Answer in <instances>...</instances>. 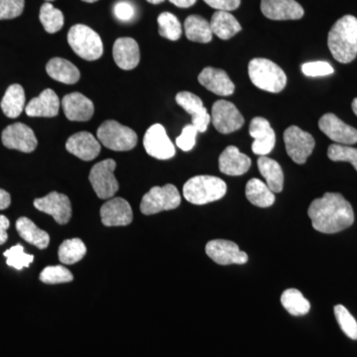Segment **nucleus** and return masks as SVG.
Segmentation results:
<instances>
[{
	"instance_id": "f257e3e1",
	"label": "nucleus",
	"mask_w": 357,
	"mask_h": 357,
	"mask_svg": "<svg viewBox=\"0 0 357 357\" xmlns=\"http://www.w3.org/2000/svg\"><path fill=\"white\" fill-rule=\"evenodd\" d=\"M307 215L312 227L326 234H337L354 222L351 204L338 192H326L321 198L312 201Z\"/></svg>"
},
{
	"instance_id": "f03ea898",
	"label": "nucleus",
	"mask_w": 357,
	"mask_h": 357,
	"mask_svg": "<svg viewBox=\"0 0 357 357\" xmlns=\"http://www.w3.org/2000/svg\"><path fill=\"white\" fill-rule=\"evenodd\" d=\"M328 46L337 62H352L357 56V18L345 15L338 20L328 33Z\"/></svg>"
},
{
	"instance_id": "7ed1b4c3",
	"label": "nucleus",
	"mask_w": 357,
	"mask_h": 357,
	"mask_svg": "<svg viewBox=\"0 0 357 357\" xmlns=\"http://www.w3.org/2000/svg\"><path fill=\"white\" fill-rule=\"evenodd\" d=\"M227 190V184L222 178L208 175L196 176L185 183L183 195L189 203L202 206L223 198Z\"/></svg>"
},
{
	"instance_id": "20e7f679",
	"label": "nucleus",
	"mask_w": 357,
	"mask_h": 357,
	"mask_svg": "<svg viewBox=\"0 0 357 357\" xmlns=\"http://www.w3.org/2000/svg\"><path fill=\"white\" fill-rule=\"evenodd\" d=\"M248 75L255 86L269 93H280L287 84V77L284 70L268 59L251 60L248 65Z\"/></svg>"
},
{
	"instance_id": "39448f33",
	"label": "nucleus",
	"mask_w": 357,
	"mask_h": 357,
	"mask_svg": "<svg viewBox=\"0 0 357 357\" xmlns=\"http://www.w3.org/2000/svg\"><path fill=\"white\" fill-rule=\"evenodd\" d=\"M68 43L79 57L86 61L98 60L103 54L102 38L86 25L73 26L68 33Z\"/></svg>"
},
{
	"instance_id": "423d86ee",
	"label": "nucleus",
	"mask_w": 357,
	"mask_h": 357,
	"mask_svg": "<svg viewBox=\"0 0 357 357\" xmlns=\"http://www.w3.org/2000/svg\"><path fill=\"white\" fill-rule=\"evenodd\" d=\"M98 138L103 146L114 151H129L137 145V134L115 121L103 122L98 129Z\"/></svg>"
},
{
	"instance_id": "0eeeda50",
	"label": "nucleus",
	"mask_w": 357,
	"mask_h": 357,
	"mask_svg": "<svg viewBox=\"0 0 357 357\" xmlns=\"http://www.w3.org/2000/svg\"><path fill=\"white\" fill-rule=\"evenodd\" d=\"M181 204V195L172 184L154 187L144 195L140 204L143 215H150L177 208Z\"/></svg>"
},
{
	"instance_id": "6e6552de",
	"label": "nucleus",
	"mask_w": 357,
	"mask_h": 357,
	"mask_svg": "<svg viewBox=\"0 0 357 357\" xmlns=\"http://www.w3.org/2000/svg\"><path fill=\"white\" fill-rule=\"evenodd\" d=\"M115 168L116 162L112 159H107L96 164L91 169L89 180L98 198H112L119 191V184L114 176Z\"/></svg>"
},
{
	"instance_id": "1a4fd4ad",
	"label": "nucleus",
	"mask_w": 357,
	"mask_h": 357,
	"mask_svg": "<svg viewBox=\"0 0 357 357\" xmlns=\"http://www.w3.org/2000/svg\"><path fill=\"white\" fill-rule=\"evenodd\" d=\"M284 142L289 157L300 165L306 163L307 159L316 146V141L312 134L296 126L286 129L284 132Z\"/></svg>"
},
{
	"instance_id": "9d476101",
	"label": "nucleus",
	"mask_w": 357,
	"mask_h": 357,
	"mask_svg": "<svg viewBox=\"0 0 357 357\" xmlns=\"http://www.w3.org/2000/svg\"><path fill=\"white\" fill-rule=\"evenodd\" d=\"M211 122L222 134L234 132L243 128L244 119L236 105L227 100H218L211 109Z\"/></svg>"
},
{
	"instance_id": "9b49d317",
	"label": "nucleus",
	"mask_w": 357,
	"mask_h": 357,
	"mask_svg": "<svg viewBox=\"0 0 357 357\" xmlns=\"http://www.w3.org/2000/svg\"><path fill=\"white\" fill-rule=\"evenodd\" d=\"M1 140L8 149L18 150L24 153H31L38 145L34 131L20 122L7 126L2 131Z\"/></svg>"
},
{
	"instance_id": "f8f14e48",
	"label": "nucleus",
	"mask_w": 357,
	"mask_h": 357,
	"mask_svg": "<svg viewBox=\"0 0 357 357\" xmlns=\"http://www.w3.org/2000/svg\"><path fill=\"white\" fill-rule=\"evenodd\" d=\"M143 145L147 154L156 159L168 160L176 155L175 146L161 124H154L148 128Z\"/></svg>"
},
{
	"instance_id": "ddd939ff",
	"label": "nucleus",
	"mask_w": 357,
	"mask_h": 357,
	"mask_svg": "<svg viewBox=\"0 0 357 357\" xmlns=\"http://www.w3.org/2000/svg\"><path fill=\"white\" fill-rule=\"evenodd\" d=\"M206 253L220 265H243L248 261V255L241 251L236 243L225 239H215L208 243Z\"/></svg>"
},
{
	"instance_id": "4468645a",
	"label": "nucleus",
	"mask_w": 357,
	"mask_h": 357,
	"mask_svg": "<svg viewBox=\"0 0 357 357\" xmlns=\"http://www.w3.org/2000/svg\"><path fill=\"white\" fill-rule=\"evenodd\" d=\"M34 206L42 213L53 217L59 225H66L72 218V204L64 194L52 192L44 198L36 199Z\"/></svg>"
},
{
	"instance_id": "2eb2a0df",
	"label": "nucleus",
	"mask_w": 357,
	"mask_h": 357,
	"mask_svg": "<svg viewBox=\"0 0 357 357\" xmlns=\"http://www.w3.org/2000/svg\"><path fill=\"white\" fill-rule=\"evenodd\" d=\"M319 128L337 144L354 145L357 143V129L344 123L335 114L323 115L319 119Z\"/></svg>"
},
{
	"instance_id": "dca6fc26",
	"label": "nucleus",
	"mask_w": 357,
	"mask_h": 357,
	"mask_svg": "<svg viewBox=\"0 0 357 357\" xmlns=\"http://www.w3.org/2000/svg\"><path fill=\"white\" fill-rule=\"evenodd\" d=\"M176 102L192 115V126H195L198 132L203 133L208 130L211 117L204 107L203 100L198 96L190 91H181L176 96Z\"/></svg>"
},
{
	"instance_id": "f3484780",
	"label": "nucleus",
	"mask_w": 357,
	"mask_h": 357,
	"mask_svg": "<svg viewBox=\"0 0 357 357\" xmlns=\"http://www.w3.org/2000/svg\"><path fill=\"white\" fill-rule=\"evenodd\" d=\"M249 134L255 139L252 151L259 156H266L271 153L276 143V135L269 121L263 117H255L249 126Z\"/></svg>"
},
{
	"instance_id": "a211bd4d",
	"label": "nucleus",
	"mask_w": 357,
	"mask_h": 357,
	"mask_svg": "<svg viewBox=\"0 0 357 357\" xmlns=\"http://www.w3.org/2000/svg\"><path fill=\"white\" fill-rule=\"evenodd\" d=\"M100 218L105 227H126L132 222V208L126 199L114 198L103 204Z\"/></svg>"
},
{
	"instance_id": "6ab92c4d",
	"label": "nucleus",
	"mask_w": 357,
	"mask_h": 357,
	"mask_svg": "<svg viewBox=\"0 0 357 357\" xmlns=\"http://www.w3.org/2000/svg\"><path fill=\"white\" fill-rule=\"evenodd\" d=\"M261 11L271 20H298L305 11L296 0H261Z\"/></svg>"
},
{
	"instance_id": "aec40b11",
	"label": "nucleus",
	"mask_w": 357,
	"mask_h": 357,
	"mask_svg": "<svg viewBox=\"0 0 357 357\" xmlns=\"http://www.w3.org/2000/svg\"><path fill=\"white\" fill-rule=\"evenodd\" d=\"M66 149L70 154L84 161H91L100 153V143L89 132H77L70 136L66 143Z\"/></svg>"
},
{
	"instance_id": "412c9836",
	"label": "nucleus",
	"mask_w": 357,
	"mask_h": 357,
	"mask_svg": "<svg viewBox=\"0 0 357 357\" xmlns=\"http://www.w3.org/2000/svg\"><path fill=\"white\" fill-rule=\"evenodd\" d=\"M198 79L202 86L218 96H231L236 89L229 75L225 70L215 68H204L199 75Z\"/></svg>"
},
{
	"instance_id": "4be33fe9",
	"label": "nucleus",
	"mask_w": 357,
	"mask_h": 357,
	"mask_svg": "<svg viewBox=\"0 0 357 357\" xmlns=\"http://www.w3.org/2000/svg\"><path fill=\"white\" fill-rule=\"evenodd\" d=\"M62 107L66 117L70 121H89L95 114L93 102L79 93L65 96Z\"/></svg>"
},
{
	"instance_id": "5701e85b",
	"label": "nucleus",
	"mask_w": 357,
	"mask_h": 357,
	"mask_svg": "<svg viewBox=\"0 0 357 357\" xmlns=\"http://www.w3.org/2000/svg\"><path fill=\"white\" fill-rule=\"evenodd\" d=\"M115 64L121 70L135 69L140 62V50L137 42L129 37L119 38L114 42L112 50Z\"/></svg>"
},
{
	"instance_id": "b1692460",
	"label": "nucleus",
	"mask_w": 357,
	"mask_h": 357,
	"mask_svg": "<svg viewBox=\"0 0 357 357\" xmlns=\"http://www.w3.org/2000/svg\"><path fill=\"white\" fill-rule=\"evenodd\" d=\"M60 98L51 89H45L39 96L26 105L25 112L31 117H55L60 109Z\"/></svg>"
},
{
	"instance_id": "393cba45",
	"label": "nucleus",
	"mask_w": 357,
	"mask_h": 357,
	"mask_svg": "<svg viewBox=\"0 0 357 357\" xmlns=\"http://www.w3.org/2000/svg\"><path fill=\"white\" fill-rule=\"evenodd\" d=\"M220 172L229 176H241L249 170L251 160L248 155L241 153L238 148L229 146L223 150L218 159Z\"/></svg>"
},
{
	"instance_id": "a878e982",
	"label": "nucleus",
	"mask_w": 357,
	"mask_h": 357,
	"mask_svg": "<svg viewBox=\"0 0 357 357\" xmlns=\"http://www.w3.org/2000/svg\"><path fill=\"white\" fill-rule=\"evenodd\" d=\"M46 72L52 79L66 84H76L81 77L76 66L63 58L51 59L47 63Z\"/></svg>"
},
{
	"instance_id": "bb28decb",
	"label": "nucleus",
	"mask_w": 357,
	"mask_h": 357,
	"mask_svg": "<svg viewBox=\"0 0 357 357\" xmlns=\"http://www.w3.org/2000/svg\"><path fill=\"white\" fill-rule=\"evenodd\" d=\"M210 23L213 34L220 39L229 40L241 31L238 21L229 11L218 10L213 13Z\"/></svg>"
},
{
	"instance_id": "cd10ccee",
	"label": "nucleus",
	"mask_w": 357,
	"mask_h": 357,
	"mask_svg": "<svg viewBox=\"0 0 357 357\" xmlns=\"http://www.w3.org/2000/svg\"><path fill=\"white\" fill-rule=\"evenodd\" d=\"M258 169L273 192H281L284 187V173L280 164L273 159L261 156L257 161Z\"/></svg>"
},
{
	"instance_id": "c85d7f7f",
	"label": "nucleus",
	"mask_w": 357,
	"mask_h": 357,
	"mask_svg": "<svg viewBox=\"0 0 357 357\" xmlns=\"http://www.w3.org/2000/svg\"><path fill=\"white\" fill-rule=\"evenodd\" d=\"M2 112L9 119H16L22 114L25 107L24 89L20 84H11L6 89L1 102H0Z\"/></svg>"
},
{
	"instance_id": "c756f323",
	"label": "nucleus",
	"mask_w": 357,
	"mask_h": 357,
	"mask_svg": "<svg viewBox=\"0 0 357 357\" xmlns=\"http://www.w3.org/2000/svg\"><path fill=\"white\" fill-rule=\"evenodd\" d=\"M16 229L25 241L39 249L47 248L50 243L49 234L45 230L37 227L36 225L28 218H20L16 222Z\"/></svg>"
},
{
	"instance_id": "7c9ffc66",
	"label": "nucleus",
	"mask_w": 357,
	"mask_h": 357,
	"mask_svg": "<svg viewBox=\"0 0 357 357\" xmlns=\"http://www.w3.org/2000/svg\"><path fill=\"white\" fill-rule=\"evenodd\" d=\"M245 196L248 201L258 208H269L275 203L274 192L266 183L259 178H251L245 187Z\"/></svg>"
},
{
	"instance_id": "2f4dec72",
	"label": "nucleus",
	"mask_w": 357,
	"mask_h": 357,
	"mask_svg": "<svg viewBox=\"0 0 357 357\" xmlns=\"http://www.w3.org/2000/svg\"><path fill=\"white\" fill-rule=\"evenodd\" d=\"M188 40L198 43H208L213 39L211 23L199 15H190L184 23Z\"/></svg>"
},
{
	"instance_id": "473e14b6",
	"label": "nucleus",
	"mask_w": 357,
	"mask_h": 357,
	"mask_svg": "<svg viewBox=\"0 0 357 357\" xmlns=\"http://www.w3.org/2000/svg\"><path fill=\"white\" fill-rule=\"evenodd\" d=\"M282 306L295 317L305 316L311 309V304L297 289H288L281 296Z\"/></svg>"
},
{
	"instance_id": "72a5a7b5",
	"label": "nucleus",
	"mask_w": 357,
	"mask_h": 357,
	"mask_svg": "<svg viewBox=\"0 0 357 357\" xmlns=\"http://www.w3.org/2000/svg\"><path fill=\"white\" fill-rule=\"evenodd\" d=\"M86 255V245L79 238L68 239L59 248V259L63 264H75L81 261Z\"/></svg>"
},
{
	"instance_id": "f704fd0d",
	"label": "nucleus",
	"mask_w": 357,
	"mask_h": 357,
	"mask_svg": "<svg viewBox=\"0 0 357 357\" xmlns=\"http://www.w3.org/2000/svg\"><path fill=\"white\" fill-rule=\"evenodd\" d=\"M39 18L45 31L50 33V34L60 31L64 26V14L49 2H46L41 6Z\"/></svg>"
},
{
	"instance_id": "c9c22d12",
	"label": "nucleus",
	"mask_w": 357,
	"mask_h": 357,
	"mask_svg": "<svg viewBox=\"0 0 357 357\" xmlns=\"http://www.w3.org/2000/svg\"><path fill=\"white\" fill-rule=\"evenodd\" d=\"M159 34L164 38L177 41L182 36V25L174 14L163 13L158 16Z\"/></svg>"
},
{
	"instance_id": "e433bc0d",
	"label": "nucleus",
	"mask_w": 357,
	"mask_h": 357,
	"mask_svg": "<svg viewBox=\"0 0 357 357\" xmlns=\"http://www.w3.org/2000/svg\"><path fill=\"white\" fill-rule=\"evenodd\" d=\"M335 316L337 319L338 325L342 328V332L345 333L351 340H357V321L352 317L351 312L342 305H337L335 307Z\"/></svg>"
},
{
	"instance_id": "4c0bfd02",
	"label": "nucleus",
	"mask_w": 357,
	"mask_h": 357,
	"mask_svg": "<svg viewBox=\"0 0 357 357\" xmlns=\"http://www.w3.org/2000/svg\"><path fill=\"white\" fill-rule=\"evenodd\" d=\"M39 278L45 284L69 283L74 280V276L70 273V270L62 265L45 268L40 274Z\"/></svg>"
},
{
	"instance_id": "58836bf2",
	"label": "nucleus",
	"mask_w": 357,
	"mask_h": 357,
	"mask_svg": "<svg viewBox=\"0 0 357 357\" xmlns=\"http://www.w3.org/2000/svg\"><path fill=\"white\" fill-rule=\"evenodd\" d=\"M6 257V263L8 266L21 270L25 267H29L34 259V256L24 252V248L21 244H16L3 253Z\"/></svg>"
},
{
	"instance_id": "ea45409f",
	"label": "nucleus",
	"mask_w": 357,
	"mask_h": 357,
	"mask_svg": "<svg viewBox=\"0 0 357 357\" xmlns=\"http://www.w3.org/2000/svg\"><path fill=\"white\" fill-rule=\"evenodd\" d=\"M328 158L333 162H349L357 171V149L349 145L332 144L328 149Z\"/></svg>"
},
{
	"instance_id": "a19ab883",
	"label": "nucleus",
	"mask_w": 357,
	"mask_h": 357,
	"mask_svg": "<svg viewBox=\"0 0 357 357\" xmlns=\"http://www.w3.org/2000/svg\"><path fill=\"white\" fill-rule=\"evenodd\" d=\"M25 0H0V20L18 17L24 10Z\"/></svg>"
},
{
	"instance_id": "79ce46f5",
	"label": "nucleus",
	"mask_w": 357,
	"mask_h": 357,
	"mask_svg": "<svg viewBox=\"0 0 357 357\" xmlns=\"http://www.w3.org/2000/svg\"><path fill=\"white\" fill-rule=\"evenodd\" d=\"M198 133V130L192 124L185 126L181 135L176 139V144L183 151H191L196 145V138Z\"/></svg>"
},
{
	"instance_id": "37998d69",
	"label": "nucleus",
	"mask_w": 357,
	"mask_h": 357,
	"mask_svg": "<svg viewBox=\"0 0 357 357\" xmlns=\"http://www.w3.org/2000/svg\"><path fill=\"white\" fill-rule=\"evenodd\" d=\"M302 72L307 77L328 76L335 73L332 65L328 62H309L302 66Z\"/></svg>"
},
{
	"instance_id": "c03bdc74",
	"label": "nucleus",
	"mask_w": 357,
	"mask_h": 357,
	"mask_svg": "<svg viewBox=\"0 0 357 357\" xmlns=\"http://www.w3.org/2000/svg\"><path fill=\"white\" fill-rule=\"evenodd\" d=\"M211 8L220 11H234L241 6V0H204Z\"/></svg>"
},
{
	"instance_id": "a18cd8bd",
	"label": "nucleus",
	"mask_w": 357,
	"mask_h": 357,
	"mask_svg": "<svg viewBox=\"0 0 357 357\" xmlns=\"http://www.w3.org/2000/svg\"><path fill=\"white\" fill-rule=\"evenodd\" d=\"M114 14L119 20L128 21L134 16V8L128 2H119L114 7Z\"/></svg>"
},
{
	"instance_id": "49530a36",
	"label": "nucleus",
	"mask_w": 357,
	"mask_h": 357,
	"mask_svg": "<svg viewBox=\"0 0 357 357\" xmlns=\"http://www.w3.org/2000/svg\"><path fill=\"white\" fill-rule=\"evenodd\" d=\"M10 222L6 215H0V245L6 243L8 239L7 229H8Z\"/></svg>"
},
{
	"instance_id": "de8ad7c7",
	"label": "nucleus",
	"mask_w": 357,
	"mask_h": 357,
	"mask_svg": "<svg viewBox=\"0 0 357 357\" xmlns=\"http://www.w3.org/2000/svg\"><path fill=\"white\" fill-rule=\"evenodd\" d=\"M11 204V197L9 192L0 189V211L6 210Z\"/></svg>"
},
{
	"instance_id": "09e8293b",
	"label": "nucleus",
	"mask_w": 357,
	"mask_h": 357,
	"mask_svg": "<svg viewBox=\"0 0 357 357\" xmlns=\"http://www.w3.org/2000/svg\"><path fill=\"white\" fill-rule=\"evenodd\" d=\"M169 1L180 8H188V7L194 6L197 0H169Z\"/></svg>"
},
{
	"instance_id": "8fccbe9b",
	"label": "nucleus",
	"mask_w": 357,
	"mask_h": 357,
	"mask_svg": "<svg viewBox=\"0 0 357 357\" xmlns=\"http://www.w3.org/2000/svg\"><path fill=\"white\" fill-rule=\"evenodd\" d=\"M352 110L357 116V98H354V102L351 103Z\"/></svg>"
},
{
	"instance_id": "3c124183",
	"label": "nucleus",
	"mask_w": 357,
	"mask_h": 357,
	"mask_svg": "<svg viewBox=\"0 0 357 357\" xmlns=\"http://www.w3.org/2000/svg\"><path fill=\"white\" fill-rule=\"evenodd\" d=\"M146 1L149 2L151 4H159L162 3V2L165 1V0H146Z\"/></svg>"
},
{
	"instance_id": "603ef678",
	"label": "nucleus",
	"mask_w": 357,
	"mask_h": 357,
	"mask_svg": "<svg viewBox=\"0 0 357 357\" xmlns=\"http://www.w3.org/2000/svg\"><path fill=\"white\" fill-rule=\"evenodd\" d=\"M82 1L88 2V3H93V2L98 1V0H82Z\"/></svg>"
},
{
	"instance_id": "864d4df0",
	"label": "nucleus",
	"mask_w": 357,
	"mask_h": 357,
	"mask_svg": "<svg viewBox=\"0 0 357 357\" xmlns=\"http://www.w3.org/2000/svg\"><path fill=\"white\" fill-rule=\"evenodd\" d=\"M46 1H54V0H46Z\"/></svg>"
}]
</instances>
